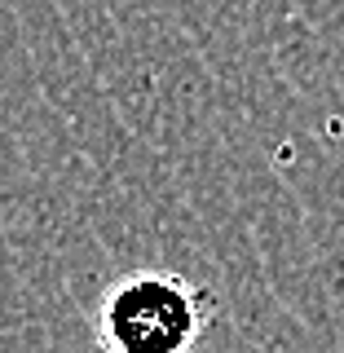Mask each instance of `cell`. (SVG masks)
<instances>
[{"label":"cell","mask_w":344,"mask_h":353,"mask_svg":"<svg viewBox=\"0 0 344 353\" xmlns=\"http://www.w3.org/2000/svg\"><path fill=\"white\" fill-rule=\"evenodd\" d=\"M212 292L176 270H137L106 287L97 305L102 353H194L212 323Z\"/></svg>","instance_id":"obj_1"}]
</instances>
